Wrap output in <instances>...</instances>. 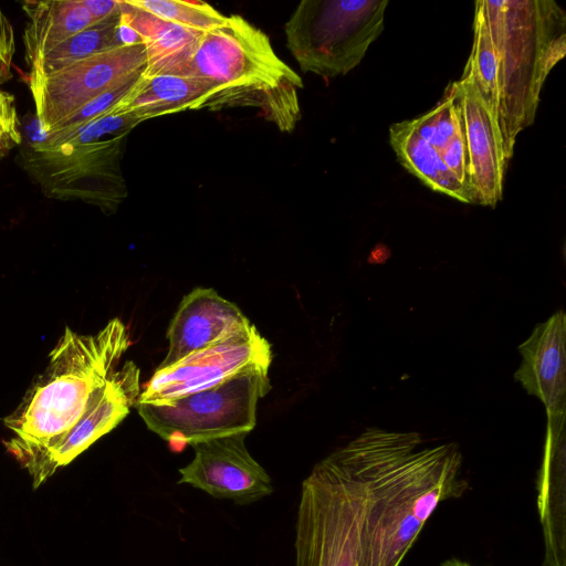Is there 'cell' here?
I'll return each mask as SVG.
<instances>
[{"label": "cell", "mask_w": 566, "mask_h": 566, "mask_svg": "<svg viewBox=\"0 0 566 566\" xmlns=\"http://www.w3.org/2000/svg\"><path fill=\"white\" fill-rule=\"evenodd\" d=\"M270 343L251 324L180 361L156 369L137 403H165L209 387L252 364H270Z\"/></svg>", "instance_id": "obj_10"}, {"label": "cell", "mask_w": 566, "mask_h": 566, "mask_svg": "<svg viewBox=\"0 0 566 566\" xmlns=\"http://www.w3.org/2000/svg\"><path fill=\"white\" fill-rule=\"evenodd\" d=\"M548 417L544 459L537 480V507L544 537L543 566H566L565 413Z\"/></svg>", "instance_id": "obj_16"}, {"label": "cell", "mask_w": 566, "mask_h": 566, "mask_svg": "<svg viewBox=\"0 0 566 566\" xmlns=\"http://www.w3.org/2000/svg\"><path fill=\"white\" fill-rule=\"evenodd\" d=\"M387 0H302L284 25L286 48L304 73L345 75L384 29Z\"/></svg>", "instance_id": "obj_7"}, {"label": "cell", "mask_w": 566, "mask_h": 566, "mask_svg": "<svg viewBox=\"0 0 566 566\" xmlns=\"http://www.w3.org/2000/svg\"><path fill=\"white\" fill-rule=\"evenodd\" d=\"M138 78L106 92L88 102L81 109L63 120L53 132L81 126L86 122L114 111Z\"/></svg>", "instance_id": "obj_25"}, {"label": "cell", "mask_w": 566, "mask_h": 566, "mask_svg": "<svg viewBox=\"0 0 566 566\" xmlns=\"http://www.w3.org/2000/svg\"><path fill=\"white\" fill-rule=\"evenodd\" d=\"M389 140L399 163L434 191L464 203H473L470 192L447 168L439 153L413 128L411 120L389 127Z\"/></svg>", "instance_id": "obj_20"}, {"label": "cell", "mask_w": 566, "mask_h": 566, "mask_svg": "<svg viewBox=\"0 0 566 566\" xmlns=\"http://www.w3.org/2000/svg\"><path fill=\"white\" fill-rule=\"evenodd\" d=\"M23 33L29 67L42 55L94 23L83 0L24 1Z\"/></svg>", "instance_id": "obj_19"}, {"label": "cell", "mask_w": 566, "mask_h": 566, "mask_svg": "<svg viewBox=\"0 0 566 566\" xmlns=\"http://www.w3.org/2000/svg\"><path fill=\"white\" fill-rule=\"evenodd\" d=\"M566 316L564 311L537 324L518 346L522 361L514 378L528 395L537 397L548 416L565 413Z\"/></svg>", "instance_id": "obj_15"}, {"label": "cell", "mask_w": 566, "mask_h": 566, "mask_svg": "<svg viewBox=\"0 0 566 566\" xmlns=\"http://www.w3.org/2000/svg\"><path fill=\"white\" fill-rule=\"evenodd\" d=\"M270 364H252L221 382L165 403H137L147 428L169 442H195L256 423V405L270 390Z\"/></svg>", "instance_id": "obj_8"}, {"label": "cell", "mask_w": 566, "mask_h": 566, "mask_svg": "<svg viewBox=\"0 0 566 566\" xmlns=\"http://www.w3.org/2000/svg\"><path fill=\"white\" fill-rule=\"evenodd\" d=\"M440 566H472L470 565L469 563L467 562H463L459 558H455V557H451V558H448L446 560H443Z\"/></svg>", "instance_id": "obj_29"}, {"label": "cell", "mask_w": 566, "mask_h": 566, "mask_svg": "<svg viewBox=\"0 0 566 566\" xmlns=\"http://www.w3.org/2000/svg\"><path fill=\"white\" fill-rule=\"evenodd\" d=\"M14 51L15 38L12 24L0 10V86L12 76L11 66Z\"/></svg>", "instance_id": "obj_26"}, {"label": "cell", "mask_w": 566, "mask_h": 566, "mask_svg": "<svg viewBox=\"0 0 566 566\" xmlns=\"http://www.w3.org/2000/svg\"><path fill=\"white\" fill-rule=\"evenodd\" d=\"M252 323L232 302L211 287L186 294L168 331V352L157 369L167 368Z\"/></svg>", "instance_id": "obj_14"}, {"label": "cell", "mask_w": 566, "mask_h": 566, "mask_svg": "<svg viewBox=\"0 0 566 566\" xmlns=\"http://www.w3.org/2000/svg\"><path fill=\"white\" fill-rule=\"evenodd\" d=\"M411 124L420 137L440 155L462 127L454 83H450L443 98L433 108L411 119Z\"/></svg>", "instance_id": "obj_24"}, {"label": "cell", "mask_w": 566, "mask_h": 566, "mask_svg": "<svg viewBox=\"0 0 566 566\" xmlns=\"http://www.w3.org/2000/svg\"><path fill=\"white\" fill-rule=\"evenodd\" d=\"M120 19L140 38L146 52L143 77L182 75L203 32L163 20L123 0Z\"/></svg>", "instance_id": "obj_17"}, {"label": "cell", "mask_w": 566, "mask_h": 566, "mask_svg": "<svg viewBox=\"0 0 566 566\" xmlns=\"http://www.w3.org/2000/svg\"><path fill=\"white\" fill-rule=\"evenodd\" d=\"M453 83L461 111L473 202L495 207L502 198L507 164L497 119L483 101L468 62L461 78Z\"/></svg>", "instance_id": "obj_13"}, {"label": "cell", "mask_w": 566, "mask_h": 566, "mask_svg": "<svg viewBox=\"0 0 566 566\" xmlns=\"http://www.w3.org/2000/svg\"><path fill=\"white\" fill-rule=\"evenodd\" d=\"M139 376V367L126 360L112 374L83 417L64 436L20 464L30 474L34 489L124 420L138 402Z\"/></svg>", "instance_id": "obj_11"}, {"label": "cell", "mask_w": 566, "mask_h": 566, "mask_svg": "<svg viewBox=\"0 0 566 566\" xmlns=\"http://www.w3.org/2000/svg\"><path fill=\"white\" fill-rule=\"evenodd\" d=\"M117 317L94 334L65 327L18 407L3 419L7 452L19 464L64 436L86 412L130 346Z\"/></svg>", "instance_id": "obj_2"}, {"label": "cell", "mask_w": 566, "mask_h": 566, "mask_svg": "<svg viewBox=\"0 0 566 566\" xmlns=\"http://www.w3.org/2000/svg\"><path fill=\"white\" fill-rule=\"evenodd\" d=\"M83 4L94 22L118 14L123 10V0H83Z\"/></svg>", "instance_id": "obj_27"}, {"label": "cell", "mask_w": 566, "mask_h": 566, "mask_svg": "<svg viewBox=\"0 0 566 566\" xmlns=\"http://www.w3.org/2000/svg\"><path fill=\"white\" fill-rule=\"evenodd\" d=\"M473 33V46L468 63L483 101L497 119L499 63L481 1L475 2Z\"/></svg>", "instance_id": "obj_22"}, {"label": "cell", "mask_w": 566, "mask_h": 566, "mask_svg": "<svg viewBox=\"0 0 566 566\" xmlns=\"http://www.w3.org/2000/svg\"><path fill=\"white\" fill-rule=\"evenodd\" d=\"M182 76L209 86V111L252 108L282 133H292L301 119L302 77L266 33L239 14L202 33Z\"/></svg>", "instance_id": "obj_3"}, {"label": "cell", "mask_w": 566, "mask_h": 566, "mask_svg": "<svg viewBox=\"0 0 566 566\" xmlns=\"http://www.w3.org/2000/svg\"><path fill=\"white\" fill-rule=\"evenodd\" d=\"M499 63L497 124L505 161L533 124L542 86L566 53V14L552 0L481 1Z\"/></svg>", "instance_id": "obj_4"}, {"label": "cell", "mask_w": 566, "mask_h": 566, "mask_svg": "<svg viewBox=\"0 0 566 566\" xmlns=\"http://www.w3.org/2000/svg\"><path fill=\"white\" fill-rule=\"evenodd\" d=\"M22 136L0 132V158L21 145Z\"/></svg>", "instance_id": "obj_28"}, {"label": "cell", "mask_w": 566, "mask_h": 566, "mask_svg": "<svg viewBox=\"0 0 566 566\" xmlns=\"http://www.w3.org/2000/svg\"><path fill=\"white\" fill-rule=\"evenodd\" d=\"M249 432H237L190 444L193 459L179 469L178 484H188L214 499L239 505L256 502L273 492L272 480L245 446Z\"/></svg>", "instance_id": "obj_12"}, {"label": "cell", "mask_w": 566, "mask_h": 566, "mask_svg": "<svg viewBox=\"0 0 566 566\" xmlns=\"http://www.w3.org/2000/svg\"><path fill=\"white\" fill-rule=\"evenodd\" d=\"M209 98V86L197 78L172 74L140 75L114 112L144 122L185 111L208 109Z\"/></svg>", "instance_id": "obj_18"}, {"label": "cell", "mask_w": 566, "mask_h": 566, "mask_svg": "<svg viewBox=\"0 0 566 566\" xmlns=\"http://www.w3.org/2000/svg\"><path fill=\"white\" fill-rule=\"evenodd\" d=\"M368 428L336 452L366 488L357 566H399L437 506L468 490L457 443Z\"/></svg>", "instance_id": "obj_1"}, {"label": "cell", "mask_w": 566, "mask_h": 566, "mask_svg": "<svg viewBox=\"0 0 566 566\" xmlns=\"http://www.w3.org/2000/svg\"><path fill=\"white\" fill-rule=\"evenodd\" d=\"M146 67L142 43L117 45L48 75H29L35 117L43 135L102 94L138 78Z\"/></svg>", "instance_id": "obj_9"}, {"label": "cell", "mask_w": 566, "mask_h": 566, "mask_svg": "<svg viewBox=\"0 0 566 566\" xmlns=\"http://www.w3.org/2000/svg\"><path fill=\"white\" fill-rule=\"evenodd\" d=\"M119 15L120 13L94 22L65 40L39 57L30 66L29 75H48L78 60L120 45L116 34Z\"/></svg>", "instance_id": "obj_21"}, {"label": "cell", "mask_w": 566, "mask_h": 566, "mask_svg": "<svg viewBox=\"0 0 566 566\" xmlns=\"http://www.w3.org/2000/svg\"><path fill=\"white\" fill-rule=\"evenodd\" d=\"M135 116L114 111L81 126L60 129L30 142L24 168L43 193L59 200H81L114 213L128 195L120 159Z\"/></svg>", "instance_id": "obj_5"}, {"label": "cell", "mask_w": 566, "mask_h": 566, "mask_svg": "<svg viewBox=\"0 0 566 566\" xmlns=\"http://www.w3.org/2000/svg\"><path fill=\"white\" fill-rule=\"evenodd\" d=\"M127 2L163 20L200 32L220 27L227 19V15L203 1L127 0Z\"/></svg>", "instance_id": "obj_23"}, {"label": "cell", "mask_w": 566, "mask_h": 566, "mask_svg": "<svg viewBox=\"0 0 566 566\" xmlns=\"http://www.w3.org/2000/svg\"><path fill=\"white\" fill-rule=\"evenodd\" d=\"M366 488L336 451L302 482L294 566H357Z\"/></svg>", "instance_id": "obj_6"}]
</instances>
